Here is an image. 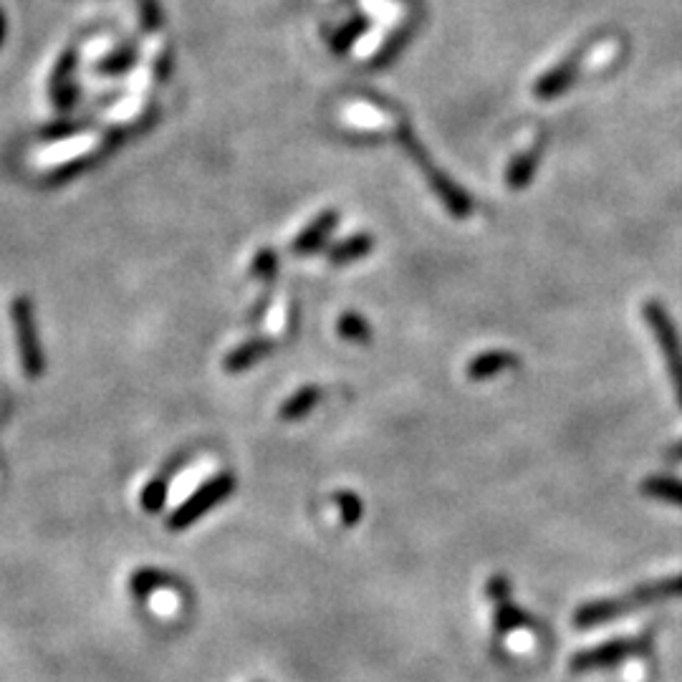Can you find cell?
<instances>
[{
    "instance_id": "d6986e66",
    "label": "cell",
    "mask_w": 682,
    "mask_h": 682,
    "mask_svg": "<svg viewBox=\"0 0 682 682\" xmlns=\"http://www.w3.org/2000/svg\"><path fill=\"white\" fill-rule=\"evenodd\" d=\"M367 26L369 23L364 21V18H354V21H349L347 26L339 28V31H336V36H334V41H331L334 43V51H339V54L341 51H347V48L352 46V43L357 41V38L362 36L364 31H367Z\"/></svg>"
},
{
    "instance_id": "44dd1931",
    "label": "cell",
    "mask_w": 682,
    "mask_h": 682,
    "mask_svg": "<svg viewBox=\"0 0 682 682\" xmlns=\"http://www.w3.org/2000/svg\"><path fill=\"white\" fill-rule=\"evenodd\" d=\"M256 273H263V278H271L276 273V256L271 251L258 253L256 258Z\"/></svg>"
},
{
    "instance_id": "7c38bea8",
    "label": "cell",
    "mask_w": 682,
    "mask_h": 682,
    "mask_svg": "<svg viewBox=\"0 0 682 682\" xmlns=\"http://www.w3.org/2000/svg\"><path fill=\"white\" fill-rule=\"evenodd\" d=\"M374 248V238L369 233H357L352 235L349 240L339 243L336 248H331V263L336 266H344V263H354L359 258L367 256L369 251Z\"/></svg>"
},
{
    "instance_id": "6da1fadb",
    "label": "cell",
    "mask_w": 682,
    "mask_h": 682,
    "mask_svg": "<svg viewBox=\"0 0 682 682\" xmlns=\"http://www.w3.org/2000/svg\"><path fill=\"white\" fill-rule=\"evenodd\" d=\"M667 599H682V574L647 581V584H640V587H635L629 594H622V597L597 599V602L581 604L574 612V627H602V624L614 622V619L624 617V614H635L640 609L652 607V604L667 602Z\"/></svg>"
},
{
    "instance_id": "4fadbf2b",
    "label": "cell",
    "mask_w": 682,
    "mask_h": 682,
    "mask_svg": "<svg viewBox=\"0 0 682 682\" xmlns=\"http://www.w3.org/2000/svg\"><path fill=\"white\" fill-rule=\"evenodd\" d=\"M642 493L645 496L657 498V501L675 503L682 508V480L665 478V475H655V478H645L642 483Z\"/></svg>"
},
{
    "instance_id": "52a82bcc",
    "label": "cell",
    "mask_w": 682,
    "mask_h": 682,
    "mask_svg": "<svg viewBox=\"0 0 682 682\" xmlns=\"http://www.w3.org/2000/svg\"><path fill=\"white\" fill-rule=\"evenodd\" d=\"M13 316H16V326H18V344H21L23 352V362H26L28 374H38L43 369V362L38 359V344L33 339V321H31V311H28L26 301H18L16 309H13Z\"/></svg>"
},
{
    "instance_id": "8fae6325",
    "label": "cell",
    "mask_w": 682,
    "mask_h": 682,
    "mask_svg": "<svg viewBox=\"0 0 682 682\" xmlns=\"http://www.w3.org/2000/svg\"><path fill=\"white\" fill-rule=\"evenodd\" d=\"M518 364V357L511 352H485L470 362L468 374L470 379H488L493 374L503 372V369H511Z\"/></svg>"
},
{
    "instance_id": "5bb4252c",
    "label": "cell",
    "mask_w": 682,
    "mask_h": 682,
    "mask_svg": "<svg viewBox=\"0 0 682 682\" xmlns=\"http://www.w3.org/2000/svg\"><path fill=\"white\" fill-rule=\"evenodd\" d=\"M268 352H271V344H268V341H263V339L248 341V344H243V347H238L233 354H230L225 367H228L230 372H240V369L253 367V364H256L258 359L266 357Z\"/></svg>"
},
{
    "instance_id": "7402d4cb",
    "label": "cell",
    "mask_w": 682,
    "mask_h": 682,
    "mask_svg": "<svg viewBox=\"0 0 682 682\" xmlns=\"http://www.w3.org/2000/svg\"><path fill=\"white\" fill-rule=\"evenodd\" d=\"M670 460H675V463H682V443H677L675 448L670 450Z\"/></svg>"
},
{
    "instance_id": "8992f818",
    "label": "cell",
    "mask_w": 682,
    "mask_h": 682,
    "mask_svg": "<svg viewBox=\"0 0 682 682\" xmlns=\"http://www.w3.org/2000/svg\"><path fill=\"white\" fill-rule=\"evenodd\" d=\"M576 74H579V59L564 61V64L554 66V69L546 71V74L536 81L533 94L539 96V99H544V102L546 99H556V96L564 94V91L574 84Z\"/></svg>"
},
{
    "instance_id": "e0dca14e",
    "label": "cell",
    "mask_w": 682,
    "mask_h": 682,
    "mask_svg": "<svg viewBox=\"0 0 682 682\" xmlns=\"http://www.w3.org/2000/svg\"><path fill=\"white\" fill-rule=\"evenodd\" d=\"M334 506L339 508V518L344 526L354 528L359 521H362L364 506H362V501H359L357 493H352V491L334 493Z\"/></svg>"
},
{
    "instance_id": "ba28073f",
    "label": "cell",
    "mask_w": 682,
    "mask_h": 682,
    "mask_svg": "<svg viewBox=\"0 0 682 682\" xmlns=\"http://www.w3.org/2000/svg\"><path fill=\"white\" fill-rule=\"evenodd\" d=\"M430 185H432V190L440 195V200L448 205L450 213H453L455 218H465V215H470L473 203H470L468 192H463L458 185H455V182H450L448 175H440V172L430 170Z\"/></svg>"
},
{
    "instance_id": "7a4b0ae2",
    "label": "cell",
    "mask_w": 682,
    "mask_h": 682,
    "mask_svg": "<svg viewBox=\"0 0 682 682\" xmlns=\"http://www.w3.org/2000/svg\"><path fill=\"white\" fill-rule=\"evenodd\" d=\"M652 650V635H637V637H617V640L602 642L597 647L581 650L571 657L569 670L574 675H587V672L599 670H614L622 665L629 657H642Z\"/></svg>"
},
{
    "instance_id": "ac0fdd59",
    "label": "cell",
    "mask_w": 682,
    "mask_h": 682,
    "mask_svg": "<svg viewBox=\"0 0 682 682\" xmlns=\"http://www.w3.org/2000/svg\"><path fill=\"white\" fill-rule=\"evenodd\" d=\"M339 334L349 341H359V344H367V341L372 339V329H369V324L359 314L341 316Z\"/></svg>"
},
{
    "instance_id": "3957f363",
    "label": "cell",
    "mask_w": 682,
    "mask_h": 682,
    "mask_svg": "<svg viewBox=\"0 0 682 682\" xmlns=\"http://www.w3.org/2000/svg\"><path fill=\"white\" fill-rule=\"evenodd\" d=\"M233 491H235L233 475L230 473L215 475V478H210L203 488H198V491L192 493V496L172 513L167 526H170L172 531H185L192 523H198L205 513H210L215 506H220Z\"/></svg>"
},
{
    "instance_id": "9c48e42d",
    "label": "cell",
    "mask_w": 682,
    "mask_h": 682,
    "mask_svg": "<svg viewBox=\"0 0 682 682\" xmlns=\"http://www.w3.org/2000/svg\"><path fill=\"white\" fill-rule=\"evenodd\" d=\"M336 213L334 210H326V213H321L319 218L314 220V223L309 225V228L304 230V233L296 238V243H294V251L296 253H314V251H319L321 246L326 243V238L331 235V230L336 228Z\"/></svg>"
},
{
    "instance_id": "30bf717a",
    "label": "cell",
    "mask_w": 682,
    "mask_h": 682,
    "mask_svg": "<svg viewBox=\"0 0 682 682\" xmlns=\"http://www.w3.org/2000/svg\"><path fill=\"white\" fill-rule=\"evenodd\" d=\"M129 587H132L134 597L142 599V597H147V594L155 592V589H180L182 581L177 579V576L167 574V571H160V569H139L132 574Z\"/></svg>"
},
{
    "instance_id": "5b68a950",
    "label": "cell",
    "mask_w": 682,
    "mask_h": 682,
    "mask_svg": "<svg viewBox=\"0 0 682 682\" xmlns=\"http://www.w3.org/2000/svg\"><path fill=\"white\" fill-rule=\"evenodd\" d=\"M485 592H488V597L496 604V609H493V627H496V635L503 637L516 632V629H536V619L511 599V581H508V576H493V579L488 581Z\"/></svg>"
},
{
    "instance_id": "ffe728a7",
    "label": "cell",
    "mask_w": 682,
    "mask_h": 682,
    "mask_svg": "<svg viewBox=\"0 0 682 682\" xmlns=\"http://www.w3.org/2000/svg\"><path fill=\"white\" fill-rule=\"evenodd\" d=\"M165 496H167V488H165V480H152L150 485H147V491L142 493V506L144 511L150 513H157L162 506H165Z\"/></svg>"
},
{
    "instance_id": "277c9868",
    "label": "cell",
    "mask_w": 682,
    "mask_h": 682,
    "mask_svg": "<svg viewBox=\"0 0 682 682\" xmlns=\"http://www.w3.org/2000/svg\"><path fill=\"white\" fill-rule=\"evenodd\" d=\"M645 319H647V324L652 326V331H655L657 344H660L662 354H665L667 369H670V377H672V387H675L677 402H680V407H682V341H680V334H677L670 314H667V311L662 309V304H657V301H650V304H645Z\"/></svg>"
},
{
    "instance_id": "9a60e30c",
    "label": "cell",
    "mask_w": 682,
    "mask_h": 682,
    "mask_svg": "<svg viewBox=\"0 0 682 682\" xmlns=\"http://www.w3.org/2000/svg\"><path fill=\"white\" fill-rule=\"evenodd\" d=\"M319 389L316 387H304L299 389L291 400H286V405L281 407V417L288 422H296L301 420V417L309 415L311 410L316 407V402H319Z\"/></svg>"
},
{
    "instance_id": "2e32d148",
    "label": "cell",
    "mask_w": 682,
    "mask_h": 682,
    "mask_svg": "<svg viewBox=\"0 0 682 682\" xmlns=\"http://www.w3.org/2000/svg\"><path fill=\"white\" fill-rule=\"evenodd\" d=\"M536 167H539V150L526 152V155L516 157V160L511 162V167H508V175H506L508 185H511L513 190H521V187H526L528 182H531Z\"/></svg>"
}]
</instances>
